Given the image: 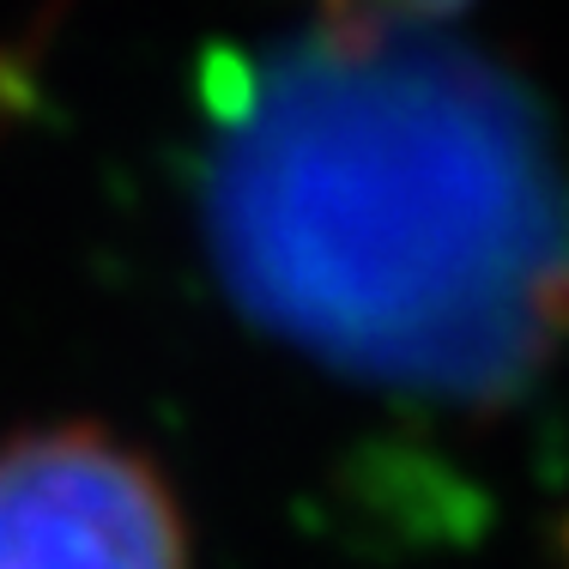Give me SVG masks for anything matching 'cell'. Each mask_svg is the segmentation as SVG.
I'll use <instances>...</instances> for the list:
<instances>
[{"instance_id":"cell-1","label":"cell","mask_w":569,"mask_h":569,"mask_svg":"<svg viewBox=\"0 0 569 569\" xmlns=\"http://www.w3.org/2000/svg\"><path fill=\"white\" fill-rule=\"evenodd\" d=\"M200 237L242 321L388 400L491 412L569 351V140L406 19H321L207 79Z\"/></svg>"},{"instance_id":"cell-2","label":"cell","mask_w":569,"mask_h":569,"mask_svg":"<svg viewBox=\"0 0 569 569\" xmlns=\"http://www.w3.org/2000/svg\"><path fill=\"white\" fill-rule=\"evenodd\" d=\"M0 569H188L170 485L98 425L0 442Z\"/></svg>"},{"instance_id":"cell-3","label":"cell","mask_w":569,"mask_h":569,"mask_svg":"<svg viewBox=\"0 0 569 569\" xmlns=\"http://www.w3.org/2000/svg\"><path fill=\"white\" fill-rule=\"evenodd\" d=\"M321 19H406V24H437L460 0H316Z\"/></svg>"}]
</instances>
